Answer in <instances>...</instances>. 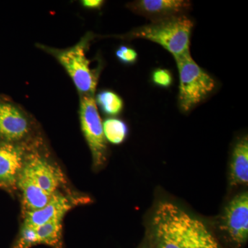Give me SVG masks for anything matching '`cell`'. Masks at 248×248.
Segmentation results:
<instances>
[{"label":"cell","mask_w":248,"mask_h":248,"mask_svg":"<svg viewBox=\"0 0 248 248\" xmlns=\"http://www.w3.org/2000/svg\"><path fill=\"white\" fill-rule=\"evenodd\" d=\"M193 27V22L184 15L154 21L134 29L124 37L155 42L176 58L190 53V35Z\"/></svg>","instance_id":"obj_1"},{"label":"cell","mask_w":248,"mask_h":248,"mask_svg":"<svg viewBox=\"0 0 248 248\" xmlns=\"http://www.w3.org/2000/svg\"><path fill=\"white\" fill-rule=\"evenodd\" d=\"M179 73V105L189 112L207 99L216 87L215 79L201 68L190 53L174 58Z\"/></svg>","instance_id":"obj_2"},{"label":"cell","mask_w":248,"mask_h":248,"mask_svg":"<svg viewBox=\"0 0 248 248\" xmlns=\"http://www.w3.org/2000/svg\"><path fill=\"white\" fill-rule=\"evenodd\" d=\"M86 43L84 40L71 48L53 53L71 77L78 91L84 95H94L97 76L90 66L91 62L85 52Z\"/></svg>","instance_id":"obj_3"},{"label":"cell","mask_w":248,"mask_h":248,"mask_svg":"<svg viewBox=\"0 0 248 248\" xmlns=\"http://www.w3.org/2000/svg\"><path fill=\"white\" fill-rule=\"evenodd\" d=\"M80 122L81 130L92 154L95 167L102 166L107 156V141L103 130L95 99L93 95H83L80 101Z\"/></svg>","instance_id":"obj_4"},{"label":"cell","mask_w":248,"mask_h":248,"mask_svg":"<svg viewBox=\"0 0 248 248\" xmlns=\"http://www.w3.org/2000/svg\"><path fill=\"white\" fill-rule=\"evenodd\" d=\"M178 205L169 202L160 203L153 217V231L157 248H182L179 237Z\"/></svg>","instance_id":"obj_5"},{"label":"cell","mask_w":248,"mask_h":248,"mask_svg":"<svg viewBox=\"0 0 248 248\" xmlns=\"http://www.w3.org/2000/svg\"><path fill=\"white\" fill-rule=\"evenodd\" d=\"M222 229L230 239L237 246L247 242L248 239V193L236 195L225 208L222 217Z\"/></svg>","instance_id":"obj_6"},{"label":"cell","mask_w":248,"mask_h":248,"mask_svg":"<svg viewBox=\"0 0 248 248\" xmlns=\"http://www.w3.org/2000/svg\"><path fill=\"white\" fill-rule=\"evenodd\" d=\"M179 237L182 248H221L203 222L178 206Z\"/></svg>","instance_id":"obj_7"},{"label":"cell","mask_w":248,"mask_h":248,"mask_svg":"<svg viewBox=\"0 0 248 248\" xmlns=\"http://www.w3.org/2000/svg\"><path fill=\"white\" fill-rule=\"evenodd\" d=\"M42 190L48 193L58 192L59 187L64 183V177L61 170L50 164L45 158L32 154L25 158L22 170Z\"/></svg>","instance_id":"obj_8"},{"label":"cell","mask_w":248,"mask_h":248,"mask_svg":"<svg viewBox=\"0 0 248 248\" xmlns=\"http://www.w3.org/2000/svg\"><path fill=\"white\" fill-rule=\"evenodd\" d=\"M128 6L135 14L154 22L184 16L190 11L192 3L187 0H138L129 3Z\"/></svg>","instance_id":"obj_9"},{"label":"cell","mask_w":248,"mask_h":248,"mask_svg":"<svg viewBox=\"0 0 248 248\" xmlns=\"http://www.w3.org/2000/svg\"><path fill=\"white\" fill-rule=\"evenodd\" d=\"M78 202L80 201L73 200L56 192L44 208L24 213L23 225L35 228L52 220H62Z\"/></svg>","instance_id":"obj_10"},{"label":"cell","mask_w":248,"mask_h":248,"mask_svg":"<svg viewBox=\"0 0 248 248\" xmlns=\"http://www.w3.org/2000/svg\"><path fill=\"white\" fill-rule=\"evenodd\" d=\"M25 157L20 147L14 143H0V186L14 187L23 169Z\"/></svg>","instance_id":"obj_11"},{"label":"cell","mask_w":248,"mask_h":248,"mask_svg":"<svg viewBox=\"0 0 248 248\" xmlns=\"http://www.w3.org/2000/svg\"><path fill=\"white\" fill-rule=\"evenodd\" d=\"M27 117L9 103L0 102V138L11 142L22 140L29 133Z\"/></svg>","instance_id":"obj_12"},{"label":"cell","mask_w":248,"mask_h":248,"mask_svg":"<svg viewBox=\"0 0 248 248\" xmlns=\"http://www.w3.org/2000/svg\"><path fill=\"white\" fill-rule=\"evenodd\" d=\"M16 185L22 192L24 213L44 208L55 194L52 195L42 190L40 186L22 171L18 176Z\"/></svg>","instance_id":"obj_13"},{"label":"cell","mask_w":248,"mask_h":248,"mask_svg":"<svg viewBox=\"0 0 248 248\" xmlns=\"http://www.w3.org/2000/svg\"><path fill=\"white\" fill-rule=\"evenodd\" d=\"M230 179L232 186L248 182V139L243 137L235 143L231 162Z\"/></svg>","instance_id":"obj_14"},{"label":"cell","mask_w":248,"mask_h":248,"mask_svg":"<svg viewBox=\"0 0 248 248\" xmlns=\"http://www.w3.org/2000/svg\"><path fill=\"white\" fill-rule=\"evenodd\" d=\"M37 245L52 248H63L62 220L55 219L35 228Z\"/></svg>","instance_id":"obj_15"},{"label":"cell","mask_w":248,"mask_h":248,"mask_svg":"<svg viewBox=\"0 0 248 248\" xmlns=\"http://www.w3.org/2000/svg\"><path fill=\"white\" fill-rule=\"evenodd\" d=\"M103 130L106 140L113 144H120L128 135L126 124L119 119H108L103 124Z\"/></svg>","instance_id":"obj_16"},{"label":"cell","mask_w":248,"mask_h":248,"mask_svg":"<svg viewBox=\"0 0 248 248\" xmlns=\"http://www.w3.org/2000/svg\"><path fill=\"white\" fill-rule=\"evenodd\" d=\"M95 102L102 112L107 115H117L123 110V100L113 91H102L97 94Z\"/></svg>","instance_id":"obj_17"},{"label":"cell","mask_w":248,"mask_h":248,"mask_svg":"<svg viewBox=\"0 0 248 248\" xmlns=\"http://www.w3.org/2000/svg\"><path fill=\"white\" fill-rule=\"evenodd\" d=\"M37 245L35 228L23 225L12 248H31Z\"/></svg>","instance_id":"obj_18"},{"label":"cell","mask_w":248,"mask_h":248,"mask_svg":"<svg viewBox=\"0 0 248 248\" xmlns=\"http://www.w3.org/2000/svg\"><path fill=\"white\" fill-rule=\"evenodd\" d=\"M152 81L159 87L169 88L172 84V73L168 69L156 68L152 73Z\"/></svg>","instance_id":"obj_19"},{"label":"cell","mask_w":248,"mask_h":248,"mask_svg":"<svg viewBox=\"0 0 248 248\" xmlns=\"http://www.w3.org/2000/svg\"><path fill=\"white\" fill-rule=\"evenodd\" d=\"M116 56L121 62L125 64H132L138 60L136 50L126 46H121L116 51Z\"/></svg>","instance_id":"obj_20"},{"label":"cell","mask_w":248,"mask_h":248,"mask_svg":"<svg viewBox=\"0 0 248 248\" xmlns=\"http://www.w3.org/2000/svg\"><path fill=\"white\" fill-rule=\"evenodd\" d=\"M81 2L86 9H98L102 7L104 1L102 0H84Z\"/></svg>","instance_id":"obj_21"}]
</instances>
